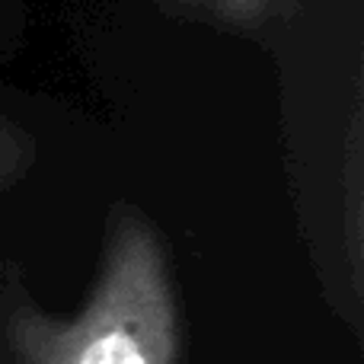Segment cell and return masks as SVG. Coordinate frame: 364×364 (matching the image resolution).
<instances>
[{"label":"cell","instance_id":"3957f363","mask_svg":"<svg viewBox=\"0 0 364 364\" xmlns=\"http://www.w3.org/2000/svg\"><path fill=\"white\" fill-rule=\"evenodd\" d=\"M182 4L198 6V10L214 13V16H220V19H230V23H237V26H246V23L265 19V13H269V6L275 4V0H182Z\"/></svg>","mask_w":364,"mask_h":364},{"label":"cell","instance_id":"6da1fadb","mask_svg":"<svg viewBox=\"0 0 364 364\" xmlns=\"http://www.w3.org/2000/svg\"><path fill=\"white\" fill-rule=\"evenodd\" d=\"M0 326L13 364H179L182 326L164 237L138 208L109 214L102 269L74 316L45 314L23 291L4 294Z\"/></svg>","mask_w":364,"mask_h":364},{"label":"cell","instance_id":"7a4b0ae2","mask_svg":"<svg viewBox=\"0 0 364 364\" xmlns=\"http://www.w3.org/2000/svg\"><path fill=\"white\" fill-rule=\"evenodd\" d=\"M32 164V138L13 122L0 119V192L10 188Z\"/></svg>","mask_w":364,"mask_h":364}]
</instances>
